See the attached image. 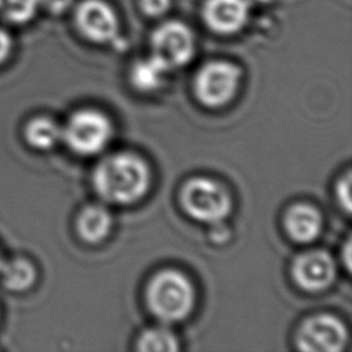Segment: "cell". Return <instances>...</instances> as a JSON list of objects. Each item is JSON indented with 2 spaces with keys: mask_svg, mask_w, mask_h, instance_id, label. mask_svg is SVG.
<instances>
[{
  "mask_svg": "<svg viewBox=\"0 0 352 352\" xmlns=\"http://www.w3.org/2000/svg\"><path fill=\"white\" fill-rule=\"evenodd\" d=\"M94 184L103 199L113 204H131L146 194L150 170L140 157L117 153L96 166Z\"/></svg>",
  "mask_w": 352,
  "mask_h": 352,
  "instance_id": "1",
  "label": "cell"
},
{
  "mask_svg": "<svg viewBox=\"0 0 352 352\" xmlns=\"http://www.w3.org/2000/svg\"><path fill=\"white\" fill-rule=\"evenodd\" d=\"M147 304L164 322L186 318L194 305V289L190 280L175 270L157 274L147 287Z\"/></svg>",
  "mask_w": 352,
  "mask_h": 352,
  "instance_id": "2",
  "label": "cell"
},
{
  "mask_svg": "<svg viewBox=\"0 0 352 352\" xmlns=\"http://www.w3.org/2000/svg\"><path fill=\"white\" fill-rule=\"evenodd\" d=\"M182 204L191 217L205 223H220L231 209L227 190L208 177L191 179L182 191Z\"/></svg>",
  "mask_w": 352,
  "mask_h": 352,
  "instance_id": "3",
  "label": "cell"
},
{
  "mask_svg": "<svg viewBox=\"0 0 352 352\" xmlns=\"http://www.w3.org/2000/svg\"><path fill=\"white\" fill-rule=\"evenodd\" d=\"M62 136L77 154L92 155L106 147L111 138V125L104 114L85 109L69 118Z\"/></svg>",
  "mask_w": 352,
  "mask_h": 352,
  "instance_id": "4",
  "label": "cell"
},
{
  "mask_svg": "<svg viewBox=\"0 0 352 352\" xmlns=\"http://www.w3.org/2000/svg\"><path fill=\"white\" fill-rule=\"evenodd\" d=\"M150 47L151 55L170 70L191 60L195 51V37L184 22L166 21L153 30Z\"/></svg>",
  "mask_w": 352,
  "mask_h": 352,
  "instance_id": "5",
  "label": "cell"
},
{
  "mask_svg": "<svg viewBox=\"0 0 352 352\" xmlns=\"http://www.w3.org/2000/svg\"><path fill=\"white\" fill-rule=\"evenodd\" d=\"M241 80V69L230 62L213 60L201 67L195 77V92L199 100L219 107L232 99Z\"/></svg>",
  "mask_w": 352,
  "mask_h": 352,
  "instance_id": "6",
  "label": "cell"
},
{
  "mask_svg": "<svg viewBox=\"0 0 352 352\" xmlns=\"http://www.w3.org/2000/svg\"><path fill=\"white\" fill-rule=\"evenodd\" d=\"M73 19L78 33L95 44H109L118 37V16L104 0H81L74 7Z\"/></svg>",
  "mask_w": 352,
  "mask_h": 352,
  "instance_id": "7",
  "label": "cell"
},
{
  "mask_svg": "<svg viewBox=\"0 0 352 352\" xmlns=\"http://www.w3.org/2000/svg\"><path fill=\"white\" fill-rule=\"evenodd\" d=\"M346 340L344 323L330 315L307 319L297 333V345L305 352H337L344 348Z\"/></svg>",
  "mask_w": 352,
  "mask_h": 352,
  "instance_id": "8",
  "label": "cell"
},
{
  "mask_svg": "<svg viewBox=\"0 0 352 352\" xmlns=\"http://www.w3.org/2000/svg\"><path fill=\"white\" fill-rule=\"evenodd\" d=\"M250 11V0H204L201 16L213 33L235 34L249 22Z\"/></svg>",
  "mask_w": 352,
  "mask_h": 352,
  "instance_id": "9",
  "label": "cell"
},
{
  "mask_svg": "<svg viewBox=\"0 0 352 352\" xmlns=\"http://www.w3.org/2000/svg\"><path fill=\"white\" fill-rule=\"evenodd\" d=\"M296 282L305 290L318 292L330 286L336 278V264L323 250H311L301 254L293 265Z\"/></svg>",
  "mask_w": 352,
  "mask_h": 352,
  "instance_id": "10",
  "label": "cell"
},
{
  "mask_svg": "<svg viewBox=\"0 0 352 352\" xmlns=\"http://www.w3.org/2000/svg\"><path fill=\"white\" fill-rule=\"evenodd\" d=\"M285 227L292 239L307 243L320 234L322 217L314 206L298 204L287 210L285 216Z\"/></svg>",
  "mask_w": 352,
  "mask_h": 352,
  "instance_id": "11",
  "label": "cell"
},
{
  "mask_svg": "<svg viewBox=\"0 0 352 352\" xmlns=\"http://www.w3.org/2000/svg\"><path fill=\"white\" fill-rule=\"evenodd\" d=\"M111 228L110 213L99 205H89L81 210L77 219V230L80 236L91 243L100 242L107 236Z\"/></svg>",
  "mask_w": 352,
  "mask_h": 352,
  "instance_id": "12",
  "label": "cell"
},
{
  "mask_svg": "<svg viewBox=\"0 0 352 352\" xmlns=\"http://www.w3.org/2000/svg\"><path fill=\"white\" fill-rule=\"evenodd\" d=\"M1 283L7 290L23 292L28 290L36 280L34 265L22 257H15L10 261H3L0 265Z\"/></svg>",
  "mask_w": 352,
  "mask_h": 352,
  "instance_id": "13",
  "label": "cell"
},
{
  "mask_svg": "<svg viewBox=\"0 0 352 352\" xmlns=\"http://www.w3.org/2000/svg\"><path fill=\"white\" fill-rule=\"evenodd\" d=\"M169 69L154 55L146 59H139L133 63L131 69V81L133 87L139 91H154L162 81L164 76Z\"/></svg>",
  "mask_w": 352,
  "mask_h": 352,
  "instance_id": "14",
  "label": "cell"
},
{
  "mask_svg": "<svg viewBox=\"0 0 352 352\" xmlns=\"http://www.w3.org/2000/svg\"><path fill=\"white\" fill-rule=\"evenodd\" d=\"M23 136L29 146L37 150L52 148L62 138L59 125L48 117H36L25 125Z\"/></svg>",
  "mask_w": 352,
  "mask_h": 352,
  "instance_id": "15",
  "label": "cell"
},
{
  "mask_svg": "<svg viewBox=\"0 0 352 352\" xmlns=\"http://www.w3.org/2000/svg\"><path fill=\"white\" fill-rule=\"evenodd\" d=\"M41 8L40 0H0V18L8 23L30 22Z\"/></svg>",
  "mask_w": 352,
  "mask_h": 352,
  "instance_id": "16",
  "label": "cell"
},
{
  "mask_svg": "<svg viewBox=\"0 0 352 352\" xmlns=\"http://www.w3.org/2000/svg\"><path fill=\"white\" fill-rule=\"evenodd\" d=\"M136 348L143 352H173L179 344L175 334L168 329L153 327L140 334Z\"/></svg>",
  "mask_w": 352,
  "mask_h": 352,
  "instance_id": "17",
  "label": "cell"
},
{
  "mask_svg": "<svg viewBox=\"0 0 352 352\" xmlns=\"http://www.w3.org/2000/svg\"><path fill=\"white\" fill-rule=\"evenodd\" d=\"M138 4L144 15L158 18L169 11L172 0H138Z\"/></svg>",
  "mask_w": 352,
  "mask_h": 352,
  "instance_id": "18",
  "label": "cell"
},
{
  "mask_svg": "<svg viewBox=\"0 0 352 352\" xmlns=\"http://www.w3.org/2000/svg\"><path fill=\"white\" fill-rule=\"evenodd\" d=\"M336 192L344 210L349 212L351 210V172L349 170L337 183Z\"/></svg>",
  "mask_w": 352,
  "mask_h": 352,
  "instance_id": "19",
  "label": "cell"
},
{
  "mask_svg": "<svg viewBox=\"0 0 352 352\" xmlns=\"http://www.w3.org/2000/svg\"><path fill=\"white\" fill-rule=\"evenodd\" d=\"M40 1H41V7H44L52 15L63 14L73 4V0H40Z\"/></svg>",
  "mask_w": 352,
  "mask_h": 352,
  "instance_id": "20",
  "label": "cell"
},
{
  "mask_svg": "<svg viewBox=\"0 0 352 352\" xmlns=\"http://www.w3.org/2000/svg\"><path fill=\"white\" fill-rule=\"evenodd\" d=\"M12 51V38L11 34L0 28V65L8 59Z\"/></svg>",
  "mask_w": 352,
  "mask_h": 352,
  "instance_id": "21",
  "label": "cell"
},
{
  "mask_svg": "<svg viewBox=\"0 0 352 352\" xmlns=\"http://www.w3.org/2000/svg\"><path fill=\"white\" fill-rule=\"evenodd\" d=\"M1 263H3V260H1V257H0V265H1Z\"/></svg>",
  "mask_w": 352,
  "mask_h": 352,
  "instance_id": "22",
  "label": "cell"
}]
</instances>
